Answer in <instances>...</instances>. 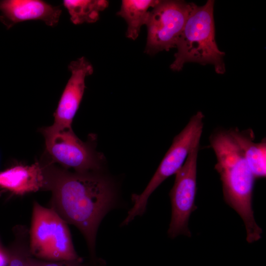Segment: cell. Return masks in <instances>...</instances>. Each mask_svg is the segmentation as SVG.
<instances>
[{"label":"cell","mask_w":266,"mask_h":266,"mask_svg":"<svg viewBox=\"0 0 266 266\" xmlns=\"http://www.w3.org/2000/svg\"><path fill=\"white\" fill-rule=\"evenodd\" d=\"M193 3L182 0H159L149 11L145 25L147 38L145 52L154 55L176 47Z\"/></svg>","instance_id":"cell-6"},{"label":"cell","mask_w":266,"mask_h":266,"mask_svg":"<svg viewBox=\"0 0 266 266\" xmlns=\"http://www.w3.org/2000/svg\"><path fill=\"white\" fill-rule=\"evenodd\" d=\"M0 21L7 29L28 20H41L47 26L57 25L62 13L59 6L41 0H0Z\"/></svg>","instance_id":"cell-10"},{"label":"cell","mask_w":266,"mask_h":266,"mask_svg":"<svg viewBox=\"0 0 266 266\" xmlns=\"http://www.w3.org/2000/svg\"><path fill=\"white\" fill-rule=\"evenodd\" d=\"M29 266H105V264L102 260L97 259L90 266L84 263L81 258L73 260L49 261L36 259L32 256L29 260Z\"/></svg>","instance_id":"cell-16"},{"label":"cell","mask_w":266,"mask_h":266,"mask_svg":"<svg viewBox=\"0 0 266 266\" xmlns=\"http://www.w3.org/2000/svg\"><path fill=\"white\" fill-rule=\"evenodd\" d=\"M157 0H123L117 15L123 18L128 24L127 37L135 39L141 26L146 24L149 8L154 7Z\"/></svg>","instance_id":"cell-13"},{"label":"cell","mask_w":266,"mask_h":266,"mask_svg":"<svg viewBox=\"0 0 266 266\" xmlns=\"http://www.w3.org/2000/svg\"><path fill=\"white\" fill-rule=\"evenodd\" d=\"M8 262V253L7 250L0 248V266H6Z\"/></svg>","instance_id":"cell-17"},{"label":"cell","mask_w":266,"mask_h":266,"mask_svg":"<svg viewBox=\"0 0 266 266\" xmlns=\"http://www.w3.org/2000/svg\"><path fill=\"white\" fill-rule=\"evenodd\" d=\"M43 166L38 162L31 165L18 164L0 171V189L23 195L44 189Z\"/></svg>","instance_id":"cell-11"},{"label":"cell","mask_w":266,"mask_h":266,"mask_svg":"<svg viewBox=\"0 0 266 266\" xmlns=\"http://www.w3.org/2000/svg\"><path fill=\"white\" fill-rule=\"evenodd\" d=\"M71 22L75 24L94 23L99 19L100 13L108 5L105 0H65Z\"/></svg>","instance_id":"cell-14"},{"label":"cell","mask_w":266,"mask_h":266,"mask_svg":"<svg viewBox=\"0 0 266 266\" xmlns=\"http://www.w3.org/2000/svg\"><path fill=\"white\" fill-rule=\"evenodd\" d=\"M44 189L52 192V208L66 223L76 227L95 257L99 226L107 212L117 204L114 185L98 171H70L53 163L42 165Z\"/></svg>","instance_id":"cell-1"},{"label":"cell","mask_w":266,"mask_h":266,"mask_svg":"<svg viewBox=\"0 0 266 266\" xmlns=\"http://www.w3.org/2000/svg\"><path fill=\"white\" fill-rule=\"evenodd\" d=\"M15 240L7 250L8 262L6 266H29L32 255L29 249V237L23 227L15 229Z\"/></svg>","instance_id":"cell-15"},{"label":"cell","mask_w":266,"mask_h":266,"mask_svg":"<svg viewBox=\"0 0 266 266\" xmlns=\"http://www.w3.org/2000/svg\"><path fill=\"white\" fill-rule=\"evenodd\" d=\"M214 4L213 0H208L202 6L193 3L176 44L177 51L170 66L172 70L180 71L185 63L195 62L213 65L217 73L225 72V53L219 50L215 39Z\"/></svg>","instance_id":"cell-3"},{"label":"cell","mask_w":266,"mask_h":266,"mask_svg":"<svg viewBox=\"0 0 266 266\" xmlns=\"http://www.w3.org/2000/svg\"><path fill=\"white\" fill-rule=\"evenodd\" d=\"M216 156L215 169L220 176L225 202L242 219L246 238H258L262 230L254 216L252 199L256 179L243 153L228 131L219 129L209 137Z\"/></svg>","instance_id":"cell-2"},{"label":"cell","mask_w":266,"mask_h":266,"mask_svg":"<svg viewBox=\"0 0 266 266\" xmlns=\"http://www.w3.org/2000/svg\"><path fill=\"white\" fill-rule=\"evenodd\" d=\"M45 138L46 151L51 163L73 171H98L100 162L91 146L79 139L71 128H60L52 126L41 131Z\"/></svg>","instance_id":"cell-7"},{"label":"cell","mask_w":266,"mask_h":266,"mask_svg":"<svg viewBox=\"0 0 266 266\" xmlns=\"http://www.w3.org/2000/svg\"><path fill=\"white\" fill-rule=\"evenodd\" d=\"M241 150L246 161L256 179L266 175V139L254 141L255 135L251 129L239 131L237 128L228 130Z\"/></svg>","instance_id":"cell-12"},{"label":"cell","mask_w":266,"mask_h":266,"mask_svg":"<svg viewBox=\"0 0 266 266\" xmlns=\"http://www.w3.org/2000/svg\"><path fill=\"white\" fill-rule=\"evenodd\" d=\"M199 146L191 151L182 166L175 173L174 183L169 193L172 214L167 233L172 238L181 234L191 236L188 224L191 214L197 208L195 201Z\"/></svg>","instance_id":"cell-8"},{"label":"cell","mask_w":266,"mask_h":266,"mask_svg":"<svg viewBox=\"0 0 266 266\" xmlns=\"http://www.w3.org/2000/svg\"><path fill=\"white\" fill-rule=\"evenodd\" d=\"M204 117L202 112H197L191 117L181 132L174 137L171 146L144 190L140 195H133L132 197L133 206L123 221L124 224L127 225L135 217L144 213L152 193L166 179L175 174L191 151L200 145Z\"/></svg>","instance_id":"cell-5"},{"label":"cell","mask_w":266,"mask_h":266,"mask_svg":"<svg viewBox=\"0 0 266 266\" xmlns=\"http://www.w3.org/2000/svg\"><path fill=\"white\" fill-rule=\"evenodd\" d=\"M29 249L33 257L42 260L80 258L65 221L52 208L45 207L36 201L33 204Z\"/></svg>","instance_id":"cell-4"},{"label":"cell","mask_w":266,"mask_h":266,"mask_svg":"<svg viewBox=\"0 0 266 266\" xmlns=\"http://www.w3.org/2000/svg\"><path fill=\"white\" fill-rule=\"evenodd\" d=\"M68 67L71 76L54 113V122L51 126L55 128H71L86 88L85 78L93 73V66L84 57L71 62Z\"/></svg>","instance_id":"cell-9"}]
</instances>
